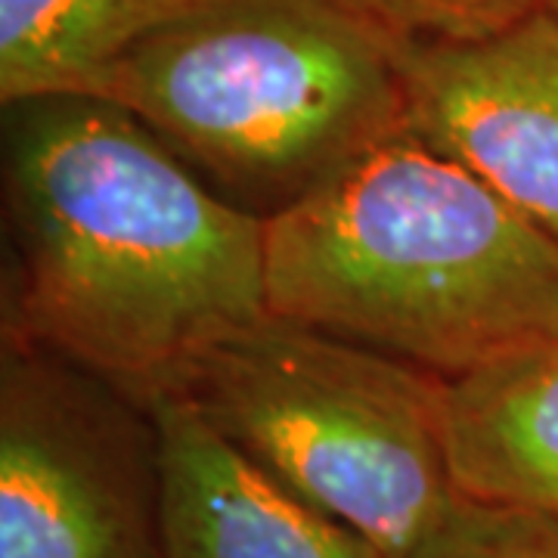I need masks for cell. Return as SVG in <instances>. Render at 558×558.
I'll return each instance as SVG.
<instances>
[{
  "instance_id": "1",
  "label": "cell",
  "mask_w": 558,
  "mask_h": 558,
  "mask_svg": "<svg viewBox=\"0 0 558 558\" xmlns=\"http://www.w3.org/2000/svg\"><path fill=\"white\" fill-rule=\"evenodd\" d=\"M3 196L16 245L3 336L137 400L270 314L264 218L223 199L119 102L3 106Z\"/></svg>"
},
{
  "instance_id": "11",
  "label": "cell",
  "mask_w": 558,
  "mask_h": 558,
  "mask_svg": "<svg viewBox=\"0 0 558 558\" xmlns=\"http://www.w3.org/2000/svg\"><path fill=\"white\" fill-rule=\"evenodd\" d=\"M398 40H478L546 10V0H341Z\"/></svg>"
},
{
  "instance_id": "5",
  "label": "cell",
  "mask_w": 558,
  "mask_h": 558,
  "mask_svg": "<svg viewBox=\"0 0 558 558\" xmlns=\"http://www.w3.org/2000/svg\"><path fill=\"white\" fill-rule=\"evenodd\" d=\"M0 558H161L159 435L146 403L3 336Z\"/></svg>"
},
{
  "instance_id": "6",
  "label": "cell",
  "mask_w": 558,
  "mask_h": 558,
  "mask_svg": "<svg viewBox=\"0 0 558 558\" xmlns=\"http://www.w3.org/2000/svg\"><path fill=\"white\" fill-rule=\"evenodd\" d=\"M407 131L558 240V20L478 40H400Z\"/></svg>"
},
{
  "instance_id": "2",
  "label": "cell",
  "mask_w": 558,
  "mask_h": 558,
  "mask_svg": "<svg viewBox=\"0 0 558 558\" xmlns=\"http://www.w3.org/2000/svg\"><path fill=\"white\" fill-rule=\"evenodd\" d=\"M267 311L459 379L558 339V240L400 131L264 220Z\"/></svg>"
},
{
  "instance_id": "4",
  "label": "cell",
  "mask_w": 558,
  "mask_h": 558,
  "mask_svg": "<svg viewBox=\"0 0 558 558\" xmlns=\"http://www.w3.org/2000/svg\"><path fill=\"white\" fill-rule=\"evenodd\" d=\"M444 381L299 319L264 314L186 363L171 388L295 497L398 558L459 497Z\"/></svg>"
},
{
  "instance_id": "7",
  "label": "cell",
  "mask_w": 558,
  "mask_h": 558,
  "mask_svg": "<svg viewBox=\"0 0 558 558\" xmlns=\"http://www.w3.org/2000/svg\"><path fill=\"white\" fill-rule=\"evenodd\" d=\"M161 462V558H381L264 472L174 391L143 400Z\"/></svg>"
},
{
  "instance_id": "3",
  "label": "cell",
  "mask_w": 558,
  "mask_h": 558,
  "mask_svg": "<svg viewBox=\"0 0 558 558\" xmlns=\"http://www.w3.org/2000/svg\"><path fill=\"white\" fill-rule=\"evenodd\" d=\"M90 97L264 220L407 131L400 40L341 0H183Z\"/></svg>"
},
{
  "instance_id": "8",
  "label": "cell",
  "mask_w": 558,
  "mask_h": 558,
  "mask_svg": "<svg viewBox=\"0 0 558 558\" xmlns=\"http://www.w3.org/2000/svg\"><path fill=\"white\" fill-rule=\"evenodd\" d=\"M444 450L457 494L558 519V339L444 381Z\"/></svg>"
},
{
  "instance_id": "12",
  "label": "cell",
  "mask_w": 558,
  "mask_h": 558,
  "mask_svg": "<svg viewBox=\"0 0 558 558\" xmlns=\"http://www.w3.org/2000/svg\"><path fill=\"white\" fill-rule=\"evenodd\" d=\"M546 10H549V13L558 20V0H546Z\"/></svg>"
},
{
  "instance_id": "10",
  "label": "cell",
  "mask_w": 558,
  "mask_h": 558,
  "mask_svg": "<svg viewBox=\"0 0 558 558\" xmlns=\"http://www.w3.org/2000/svg\"><path fill=\"white\" fill-rule=\"evenodd\" d=\"M398 558H558V519L459 494L432 531Z\"/></svg>"
},
{
  "instance_id": "9",
  "label": "cell",
  "mask_w": 558,
  "mask_h": 558,
  "mask_svg": "<svg viewBox=\"0 0 558 558\" xmlns=\"http://www.w3.org/2000/svg\"><path fill=\"white\" fill-rule=\"evenodd\" d=\"M183 0H0V100L94 94Z\"/></svg>"
}]
</instances>
